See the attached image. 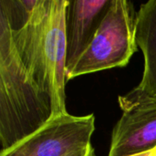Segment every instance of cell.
Masks as SVG:
<instances>
[{"mask_svg":"<svg viewBox=\"0 0 156 156\" xmlns=\"http://www.w3.org/2000/svg\"><path fill=\"white\" fill-rule=\"evenodd\" d=\"M156 146V98L122 112L115 124L108 156H128Z\"/></svg>","mask_w":156,"mask_h":156,"instance_id":"5b68a950","label":"cell"},{"mask_svg":"<svg viewBox=\"0 0 156 156\" xmlns=\"http://www.w3.org/2000/svg\"><path fill=\"white\" fill-rule=\"evenodd\" d=\"M111 0L70 1L67 11V72L84 52Z\"/></svg>","mask_w":156,"mask_h":156,"instance_id":"52a82bcc","label":"cell"},{"mask_svg":"<svg viewBox=\"0 0 156 156\" xmlns=\"http://www.w3.org/2000/svg\"><path fill=\"white\" fill-rule=\"evenodd\" d=\"M65 156H95V153H94L93 147L90 144V145H89L88 147H86L84 149L70 153V154H69Z\"/></svg>","mask_w":156,"mask_h":156,"instance_id":"ba28073f","label":"cell"},{"mask_svg":"<svg viewBox=\"0 0 156 156\" xmlns=\"http://www.w3.org/2000/svg\"><path fill=\"white\" fill-rule=\"evenodd\" d=\"M136 15L128 0H111L90 44L67 72L79 76L126 66L137 50Z\"/></svg>","mask_w":156,"mask_h":156,"instance_id":"3957f363","label":"cell"},{"mask_svg":"<svg viewBox=\"0 0 156 156\" xmlns=\"http://www.w3.org/2000/svg\"><path fill=\"white\" fill-rule=\"evenodd\" d=\"M136 42L144 55V72L141 82L128 93L119 97L122 112L156 98V0L144 3L137 12Z\"/></svg>","mask_w":156,"mask_h":156,"instance_id":"8992f818","label":"cell"},{"mask_svg":"<svg viewBox=\"0 0 156 156\" xmlns=\"http://www.w3.org/2000/svg\"><path fill=\"white\" fill-rule=\"evenodd\" d=\"M151 156H156V146L152 150V154Z\"/></svg>","mask_w":156,"mask_h":156,"instance_id":"30bf717a","label":"cell"},{"mask_svg":"<svg viewBox=\"0 0 156 156\" xmlns=\"http://www.w3.org/2000/svg\"><path fill=\"white\" fill-rule=\"evenodd\" d=\"M52 116L49 97L29 75L15 47L12 27L0 10V142L7 149Z\"/></svg>","mask_w":156,"mask_h":156,"instance_id":"7a4b0ae2","label":"cell"},{"mask_svg":"<svg viewBox=\"0 0 156 156\" xmlns=\"http://www.w3.org/2000/svg\"><path fill=\"white\" fill-rule=\"evenodd\" d=\"M152 154V150L151 151H147V152H144V153H140V154H133V155L128 156H151Z\"/></svg>","mask_w":156,"mask_h":156,"instance_id":"9c48e42d","label":"cell"},{"mask_svg":"<svg viewBox=\"0 0 156 156\" xmlns=\"http://www.w3.org/2000/svg\"><path fill=\"white\" fill-rule=\"evenodd\" d=\"M94 131L93 114L51 116L34 133L1 150L0 156H65L90 145Z\"/></svg>","mask_w":156,"mask_h":156,"instance_id":"277c9868","label":"cell"},{"mask_svg":"<svg viewBox=\"0 0 156 156\" xmlns=\"http://www.w3.org/2000/svg\"><path fill=\"white\" fill-rule=\"evenodd\" d=\"M69 0H0L17 54L35 83L50 100L52 116L68 113L67 11Z\"/></svg>","mask_w":156,"mask_h":156,"instance_id":"6da1fadb","label":"cell"}]
</instances>
